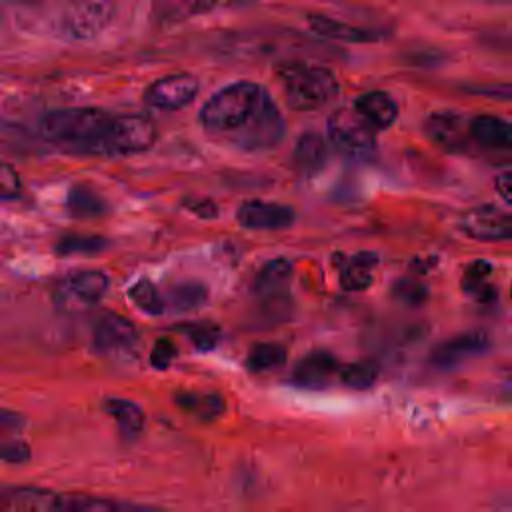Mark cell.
<instances>
[{
  "mask_svg": "<svg viewBox=\"0 0 512 512\" xmlns=\"http://www.w3.org/2000/svg\"><path fill=\"white\" fill-rule=\"evenodd\" d=\"M174 402L186 414L210 422L216 420L224 412V400L216 392H196V390H180L174 394Z\"/></svg>",
  "mask_w": 512,
  "mask_h": 512,
  "instance_id": "obj_20",
  "label": "cell"
},
{
  "mask_svg": "<svg viewBox=\"0 0 512 512\" xmlns=\"http://www.w3.org/2000/svg\"><path fill=\"white\" fill-rule=\"evenodd\" d=\"M292 278V264L286 258L268 260L254 278V294L260 300L264 316L282 320L290 310L288 286Z\"/></svg>",
  "mask_w": 512,
  "mask_h": 512,
  "instance_id": "obj_7",
  "label": "cell"
},
{
  "mask_svg": "<svg viewBox=\"0 0 512 512\" xmlns=\"http://www.w3.org/2000/svg\"><path fill=\"white\" fill-rule=\"evenodd\" d=\"M232 2H250V0H232Z\"/></svg>",
  "mask_w": 512,
  "mask_h": 512,
  "instance_id": "obj_42",
  "label": "cell"
},
{
  "mask_svg": "<svg viewBox=\"0 0 512 512\" xmlns=\"http://www.w3.org/2000/svg\"><path fill=\"white\" fill-rule=\"evenodd\" d=\"M494 188L500 198L512 206V170H504L494 178Z\"/></svg>",
  "mask_w": 512,
  "mask_h": 512,
  "instance_id": "obj_38",
  "label": "cell"
},
{
  "mask_svg": "<svg viewBox=\"0 0 512 512\" xmlns=\"http://www.w3.org/2000/svg\"><path fill=\"white\" fill-rule=\"evenodd\" d=\"M338 370L340 366L334 354L326 350H314L300 358V362L292 372V382L300 388L320 390L332 382Z\"/></svg>",
  "mask_w": 512,
  "mask_h": 512,
  "instance_id": "obj_16",
  "label": "cell"
},
{
  "mask_svg": "<svg viewBox=\"0 0 512 512\" xmlns=\"http://www.w3.org/2000/svg\"><path fill=\"white\" fill-rule=\"evenodd\" d=\"M286 360V348L278 342H256L248 356H246V366L252 372H266L272 370Z\"/></svg>",
  "mask_w": 512,
  "mask_h": 512,
  "instance_id": "obj_26",
  "label": "cell"
},
{
  "mask_svg": "<svg viewBox=\"0 0 512 512\" xmlns=\"http://www.w3.org/2000/svg\"><path fill=\"white\" fill-rule=\"evenodd\" d=\"M108 242L100 236H78V234H70L58 240L56 250L58 254H96L106 250Z\"/></svg>",
  "mask_w": 512,
  "mask_h": 512,
  "instance_id": "obj_30",
  "label": "cell"
},
{
  "mask_svg": "<svg viewBox=\"0 0 512 512\" xmlns=\"http://www.w3.org/2000/svg\"><path fill=\"white\" fill-rule=\"evenodd\" d=\"M488 348V336L482 330H472V332H464L458 336H452L444 342H440L438 346H434V350L430 352V364L436 368H454L460 366L462 362L482 354Z\"/></svg>",
  "mask_w": 512,
  "mask_h": 512,
  "instance_id": "obj_13",
  "label": "cell"
},
{
  "mask_svg": "<svg viewBox=\"0 0 512 512\" xmlns=\"http://www.w3.org/2000/svg\"><path fill=\"white\" fill-rule=\"evenodd\" d=\"M378 262V256L374 252H358L344 260L342 272H340V286L350 292L366 290L374 280V266Z\"/></svg>",
  "mask_w": 512,
  "mask_h": 512,
  "instance_id": "obj_21",
  "label": "cell"
},
{
  "mask_svg": "<svg viewBox=\"0 0 512 512\" xmlns=\"http://www.w3.org/2000/svg\"><path fill=\"white\" fill-rule=\"evenodd\" d=\"M130 300L146 314L150 316H160L166 310V302H164V294L146 278L138 280L136 284L130 286L128 290Z\"/></svg>",
  "mask_w": 512,
  "mask_h": 512,
  "instance_id": "obj_28",
  "label": "cell"
},
{
  "mask_svg": "<svg viewBox=\"0 0 512 512\" xmlns=\"http://www.w3.org/2000/svg\"><path fill=\"white\" fill-rule=\"evenodd\" d=\"M214 2H216V0H180V4H182L188 12H192V14L210 10V8L214 6Z\"/></svg>",
  "mask_w": 512,
  "mask_h": 512,
  "instance_id": "obj_40",
  "label": "cell"
},
{
  "mask_svg": "<svg viewBox=\"0 0 512 512\" xmlns=\"http://www.w3.org/2000/svg\"><path fill=\"white\" fill-rule=\"evenodd\" d=\"M68 212L76 218H94L106 212V204L104 200L88 186H74L68 192V200H66Z\"/></svg>",
  "mask_w": 512,
  "mask_h": 512,
  "instance_id": "obj_25",
  "label": "cell"
},
{
  "mask_svg": "<svg viewBox=\"0 0 512 512\" xmlns=\"http://www.w3.org/2000/svg\"><path fill=\"white\" fill-rule=\"evenodd\" d=\"M22 428H24V416L14 412V410H8V408L0 406V434L18 432Z\"/></svg>",
  "mask_w": 512,
  "mask_h": 512,
  "instance_id": "obj_37",
  "label": "cell"
},
{
  "mask_svg": "<svg viewBox=\"0 0 512 512\" xmlns=\"http://www.w3.org/2000/svg\"><path fill=\"white\" fill-rule=\"evenodd\" d=\"M156 124L144 114H114L110 126L108 158L140 154L154 146Z\"/></svg>",
  "mask_w": 512,
  "mask_h": 512,
  "instance_id": "obj_8",
  "label": "cell"
},
{
  "mask_svg": "<svg viewBox=\"0 0 512 512\" xmlns=\"http://www.w3.org/2000/svg\"><path fill=\"white\" fill-rule=\"evenodd\" d=\"M104 410L116 420L120 432L126 438H134L144 430L146 416L136 402L126 398H108L104 402Z\"/></svg>",
  "mask_w": 512,
  "mask_h": 512,
  "instance_id": "obj_23",
  "label": "cell"
},
{
  "mask_svg": "<svg viewBox=\"0 0 512 512\" xmlns=\"http://www.w3.org/2000/svg\"><path fill=\"white\" fill-rule=\"evenodd\" d=\"M184 206L200 218H216L218 216V206L208 198H186Z\"/></svg>",
  "mask_w": 512,
  "mask_h": 512,
  "instance_id": "obj_36",
  "label": "cell"
},
{
  "mask_svg": "<svg viewBox=\"0 0 512 512\" xmlns=\"http://www.w3.org/2000/svg\"><path fill=\"white\" fill-rule=\"evenodd\" d=\"M308 26L314 34L328 38V40H338V42H376L380 38L374 30L352 26V24L334 20L330 16H320V14L308 16Z\"/></svg>",
  "mask_w": 512,
  "mask_h": 512,
  "instance_id": "obj_19",
  "label": "cell"
},
{
  "mask_svg": "<svg viewBox=\"0 0 512 512\" xmlns=\"http://www.w3.org/2000/svg\"><path fill=\"white\" fill-rule=\"evenodd\" d=\"M426 294H428L426 286L414 278H400L392 288V296L406 306L422 304L426 300Z\"/></svg>",
  "mask_w": 512,
  "mask_h": 512,
  "instance_id": "obj_32",
  "label": "cell"
},
{
  "mask_svg": "<svg viewBox=\"0 0 512 512\" xmlns=\"http://www.w3.org/2000/svg\"><path fill=\"white\" fill-rule=\"evenodd\" d=\"M202 128L246 152L274 148L286 134V118L270 92L250 80L232 82L214 92L200 110Z\"/></svg>",
  "mask_w": 512,
  "mask_h": 512,
  "instance_id": "obj_1",
  "label": "cell"
},
{
  "mask_svg": "<svg viewBox=\"0 0 512 512\" xmlns=\"http://www.w3.org/2000/svg\"><path fill=\"white\" fill-rule=\"evenodd\" d=\"M22 192V178L16 168L0 160V200H14Z\"/></svg>",
  "mask_w": 512,
  "mask_h": 512,
  "instance_id": "obj_33",
  "label": "cell"
},
{
  "mask_svg": "<svg viewBox=\"0 0 512 512\" xmlns=\"http://www.w3.org/2000/svg\"><path fill=\"white\" fill-rule=\"evenodd\" d=\"M460 228L466 236L480 242L512 240V214L490 204L476 206L462 214Z\"/></svg>",
  "mask_w": 512,
  "mask_h": 512,
  "instance_id": "obj_11",
  "label": "cell"
},
{
  "mask_svg": "<svg viewBox=\"0 0 512 512\" xmlns=\"http://www.w3.org/2000/svg\"><path fill=\"white\" fill-rule=\"evenodd\" d=\"M510 294H512V288H510Z\"/></svg>",
  "mask_w": 512,
  "mask_h": 512,
  "instance_id": "obj_43",
  "label": "cell"
},
{
  "mask_svg": "<svg viewBox=\"0 0 512 512\" xmlns=\"http://www.w3.org/2000/svg\"><path fill=\"white\" fill-rule=\"evenodd\" d=\"M4 10H6V6H4V0H0V24H2V20H4Z\"/></svg>",
  "mask_w": 512,
  "mask_h": 512,
  "instance_id": "obj_41",
  "label": "cell"
},
{
  "mask_svg": "<svg viewBox=\"0 0 512 512\" xmlns=\"http://www.w3.org/2000/svg\"><path fill=\"white\" fill-rule=\"evenodd\" d=\"M330 144L344 156L366 158L376 150V130L356 108H338L326 122Z\"/></svg>",
  "mask_w": 512,
  "mask_h": 512,
  "instance_id": "obj_5",
  "label": "cell"
},
{
  "mask_svg": "<svg viewBox=\"0 0 512 512\" xmlns=\"http://www.w3.org/2000/svg\"><path fill=\"white\" fill-rule=\"evenodd\" d=\"M340 380L348 388L354 390H366L370 388L378 378V364L372 360H356L350 364H344L340 370Z\"/></svg>",
  "mask_w": 512,
  "mask_h": 512,
  "instance_id": "obj_29",
  "label": "cell"
},
{
  "mask_svg": "<svg viewBox=\"0 0 512 512\" xmlns=\"http://www.w3.org/2000/svg\"><path fill=\"white\" fill-rule=\"evenodd\" d=\"M116 0H66L60 12V30L70 40H92L108 28Z\"/></svg>",
  "mask_w": 512,
  "mask_h": 512,
  "instance_id": "obj_6",
  "label": "cell"
},
{
  "mask_svg": "<svg viewBox=\"0 0 512 512\" xmlns=\"http://www.w3.org/2000/svg\"><path fill=\"white\" fill-rule=\"evenodd\" d=\"M206 298H208V292L200 282H182V284L172 286L164 294L166 308H172L178 312L196 310L206 302Z\"/></svg>",
  "mask_w": 512,
  "mask_h": 512,
  "instance_id": "obj_24",
  "label": "cell"
},
{
  "mask_svg": "<svg viewBox=\"0 0 512 512\" xmlns=\"http://www.w3.org/2000/svg\"><path fill=\"white\" fill-rule=\"evenodd\" d=\"M476 92H482L492 98H512V84H494L486 88H476Z\"/></svg>",
  "mask_w": 512,
  "mask_h": 512,
  "instance_id": "obj_39",
  "label": "cell"
},
{
  "mask_svg": "<svg viewBox=\"0 0 512 512\" xmlns=\"http://www.w3.org/2000/svg\"><path fill=\"white\" fill-rule=\"evenodd\" d=\"M180 332L186 334L190 338V342L198 348V350H210L218 344L220 340V328L216 324L210 322H192V324H184L180 326Z\"/></svg>",
  "mask_w": 512,
  "mask_h": 512,
  "instance_id": "obj_31",
  "label": "cell"
},
{
  "mask_svg": "<svg viewBox=\"0 0 512 512\" xmlns=\"http://www.w3.org/2000/svg\"><path fill=\"white\" fill-rule=\"evenodd\" d=\"M64 300H74L80 306H92L102 300L108 290V276L100 270H80L68 276L62 284Z\"/></svg>",
  "mask_w": 512,
  "mask_h": 512,
  "instance_id": "obj_17",
  "label": "cell"
},
{
  "mask_svg": "<svg viewBox=\"0 0 512 512\" xmlns=\"http://www.w3.org/2000/svg\"><path fill=\"white\" fill-rule=\"evenodd\" d=\"M110 122L112 114L98 108H62L42 118L40 132L64 152L106 158Z\"/></svg>",
  "mask_w": 512,
  "mask_h": 512,
  "instance_id": "obj_2",
  "label": "cell"
},
{
  "mask_svg": "<svg viewBox=\"0 0 512 512\" xmlns=\"http://www.w3.org/2000/svg\"><path fill=\"white\" fill-rule=\"evenodd\" d=\"M0 460L6 464H24L30 460V446L24 440H6L0 444Z\"/></svg>",
  "mask_w": 512,
  "mask_h": 512,
  "instance_id": "obj_35",
  "label": "cell"
},
{
  "mask_svg": "<svg viewBox=\"0 0 512 512\" xmlns=\"http://www.w3.org/2000/svg\"><path fill=\"white\" fill-rule=\"evenodd\" d=\"M198 90H200V82L196 76L188 72L166 74L156 78L144 90V102L160 110H180L196 98Z\"/></svg>",
  "mask_w": 512,
  "mask_h": 512,
  "instance_id": "obj_10",
  "label": "cell"
},
{
  "mask_svg": "<svg viewBox=\"0 0 512 512\" xmlns=\"http://www.w3.org/2000/svg\"><path fill=\"white\" fill-rule=\"evenodd\" d=\"M472 152L488 158H504L512 152V126L498 116L478 114L468 120Z\"/></svg>",
  "mask_w": 512,
  "mask_h": 512,
  "instance_id": "obj_9",
  "label": "cell"
},
{
  "mask_svg": "<svg viewBox=\"0 0 512 512\" xmlns=\"http://www.w3.org/2000/svg\"><path fill=\"white\" fill-rule=\"evenodd\" d=\"M294 210L286 204L246 200L236 210V220L248 230H282L294 224Z\"/></svg>",
  "mask_w": 512,
  "mask_h": 512,
  "instance_id": "obj_12",
  "label": "cell"
},
{
  "mask_svg": "<svg viewBox=\"0 0 512 512\" xmlns=\"http://www.w3.org/2000/svg\"><path fill=\"white\" fill-rule=\"evenodd\" d=\"M286 104L292 110L310 112L326 106L338 94L334 72L320 64L286 62L278 68Z\"/></svg>",
  "mask_w": 512,
  "mask_h": 512,
  "instance_id": "obj_4",
  "label": "cell"
},
{
  "mask_svg": "<svg viewBox=\"0 0 512 512\" xmlns=\"http://www.w3.org/2000/svg\"><path fill=\"white\" fill-rule=\"evenodd\" d=\"M136 336V326L128 318L108 312L98 320L92 344L98 354H112L132 348L136 344Z\"/></svg>",
  "mask_w": 512,
  "mask_h": 512,
  "instance_id": "obj_15",
  "label": "cell"
},
{
  "mask_svg": "<svg viewBox=\"0 0 512 512\" xmlns=\"http://www.w3.org/2000/svg\"><path fill=\"white\" fill-rule=\"evenodd\" d=\"M354 108L358 114L374 128V130H386L394 124L398 116V104L396 100L382 90H370L356 98Z\"/></svg>",
  "mask_w": 512,
  "mask_h": 512,
  "instance_id": "obj_18",
  "label": "cell"
},
{
  "mask_svg": "<svg viewBox=\"0 0 512 512\" xmlns=\"http://www.w3.org/2000/svg\"><path fill=\"white\" fill-rule=\"evenodd\" d=\"M176 356H178L176 344L170 338H160V340H156V344H154V348L150 352V364L154 368L164 370V368H168L174 362Z\"/></svg>",
  "mask_w": 512,
  "mask_h": 512,
  "instance_id": "obj_34",
  "label": "cell"
},
{
  "mask_svg": "<svg viewBox=\"0 0 512 512\" xmlns=\"http://www.w3.org/2000/svg\"><path fill=\"white\" fill-rule=\"evenodd\" d=\"M0 512H124V506L94 494L14 486L0 490Z\"/></svg>",
  "mask_w": 512,
  "mask_h": 512,
  "instance_id": "obj_3",
  "label": "cell"
},
{
  "mask_svg": "<svg viewBox=\"0 0 512 512\" xmlns=\"http://www.w3.org/2000/svg\"><path fill=\"white\" fill-rule=\"evenodd\" d=\"M490 272H492V264L486 260H476V262L468 264V268L464 270V276H462L464 292H468L470 296H474L478 300L494 298V290L488 284Z\"/></svg>",
  "mask_w": 512,
  "mask_h": 512,
  "instance_id": "obj_27",
  "label": "cell"
},
{
  "mask_svg": "<svg viewBox=\"0 0 512 512\" xmlns=\"http://www.w3.org/2000/svg\"><path fill=\"white\" fill-rule=\"evenodd\" d=\"M424 132L442 148L450 152H466L470 154V138H468V120H464L456 112H434L424 122Z\"/></svg>",
  "mask_w": 512,
  "mask_h": 512,
  "instance_id": "obj_14",
  "label": "cell"
},
{
  "mask_svg": "<svg viewBox=\"0 0 512 512\" xmlns=\"http://www.w3.org/2000/svg\"><path fill=\"white\" fill-rule=\"evenodd\" d=\"M294 166L304 174L318 172L326 162V142L316 132H306L298 138L292 150Z\"/></svg>",
  "mask_w": 512,
  "mask_h": 512,
  "instance_id": "obj_22",
  "label": "cell"
}]
</instances>
